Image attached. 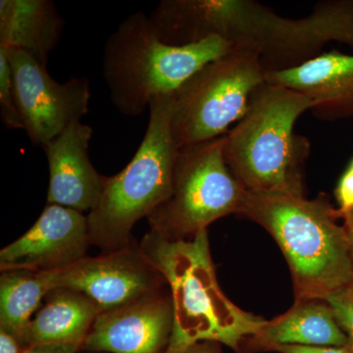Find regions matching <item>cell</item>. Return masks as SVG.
I'll list each match as a JSON object with an SVG mask.
<instances>
[{"mask_svg":"<svg viewBox=\"0 0 353 353\" xmlns=\"http://www.w3.org/2000/svg\"><path fill=\"white\" fill-rule=\"evenodd\" d=\"M150 21L158 39L169 46L218 37L250 48L266 73L296 68L321 55L330 43L353 50V0H324L299 19L252 0H163Z\"/></svg>","mask_w":353,"mask_h":353,"instance_id":"1","label":"cell"},{"mask_svg":"<svg viewBox=\"0 0 353 353\" xmlns=\"http://www.w3.org/2000/svg\"><path fill=\"white\" fill-rule=\"evenodd\" d=\"M241 216L275 239L292 272L296 301L321 299L352 283V248L347 228L328 196L314 199L272 192L246 194Z\"/></svg>","mask_w":353,"mask_h":353,"instance_id":"2","label":"cell"},{"mask_svg":"<svg viewBox=\"0 0 353 353\" xmlns=\"http://www.w3.org/2000/svg\"><path fill=\"white\" fill-rule=\"evenodd\" d=\"M141 248L170 288L174 328L166 353L197 341L222 343L241 352L267 320L246 312L225 296L216 279L208 229L189 240L171 241L150 231Z\"/></svg>","mask_w":353,"mask_h":353,"instance_id":"3","label":"cell"},{"mask_svg":"<svg viewBox=\"0 0 353 353\" xmlns=\"http://www.w3.org/2000/svg\"><path fill=\"white\" fill-rule=\"evenodd\" d=\"M316 102L301 92L265 82L245 115L225 134L228 167L248 192L305 196L304 170L310 143L294 132Z\"/></svg>","mask_w":353,"mask_h":353,"instance_id":"4","label":"cell"},{"mask_svg":"<svg viewBox=\"0 0 353 353\" xmlns=\"http://www.w3.org/2000/svg\"><path fill=\"white\" fill-rule=\"evenodd\" d=\"M232 48L218 37L189 46H169L157 38L148 15L132 14L104 46L103 77L111 101L123 115L139 116L155 97L175 94Z\"/></svg>","mask_w":353,"mask_h":353,"instance_id":"5","label":"cell"},{"mask_svg":"<svg viewBox=\"0 0 353 353\" xmlns=\"http://www.w3.org/2000/svg\"><path fill=\"white\" fill-rule=\"evenodd\" d=\"M173 94L155 97L143 141L129 164L108 176L101 201L88 215L90 243L102 252L131 243L132 230L170 196L179 148L172 132Z\"/></svg>","mask_w":353,"mask_h":353,"instance_id":"6","label":"cell"},{"mask_svg":"<svg viewBox=\"0 0 353 353\" xmlns=\"http://www.w3.org/2000/svg\"><path fill=\"white\" fill-rule=\"evenodd\" d=\"M265 74L256 52L233 46L183 83L172 102V132L179 150L228 134L266 82Z\"/></svg>","mask_w":353,"mask_h":353,"instance_id":"7","label":"cell"},{"mask_svg":"<svg viewBox=\"0 0 353 353\" xmlns=\"http://www.w3.org/2000/svg\"><path fill=\"white\" fill-rule=\"evenodd\" d=\"M225 136L179 150L170 196L148 216L150 231L189 240L214 221L241 215L248 190L224 157Z\"/></svg>","mask_w":353,"mask_h":353,"instance_id":"8","label":"cell"},{"mask_svg":"<svg viewBox=\"0 0 353 353\" xmlns=\"http://www.w3.org/2000/svg\"><path fill=\"white\" fill-rule=\"evenodd\" d=\"M14 95L24 130L34 146L48 145L88 112L90 83L72 77L64 83L51 78L31 55L6 46Z\"/></svg>","mask_w":353,"mask_h":353,"instance_id":"9","label":"cell"},{"mask_svg":"<svg viewBox=\"0 0 353 353\" xmlns=\"http://www.w3.org/2000/svg\"><path fill=\"white\" fill-rule=\"evenodd\" d=\"M54 289L65 288L90 297L101 312L119 308L163 289L166 281L132 241L97 257L85 256L50 272Z\"/></svg>","mask_w":353,"mask_h":353,"instance_id":"10","label":"cell"},{"mask_svg":"<svg viewBox=\"0 0 353 353\" xmlns=\"http://www.w3.org/2000/svg\"><path fill=\"white\" fill-rule=\"evenodd\" d=\"M88 216L48 204L30 230L0 252V271L61 270L87 256Z\"/></svg>","mask_w":353,"mask_h":353,"instance_id":"11","label":"cell"},{"mask_svg":"<svg viewBox=\"0 0 353 353\" xmlns=\"http://www.w3.org/2000/svg\"><path fill=\"white\" fill-rule=\"evenodd\" d=\"M174 328L171 294L163 289L99 313L82 350L109 353H166Z\"/></svg>","mask_w":353,"mask_h":353,"instance_id":"12","label":"cell"},{"mask_svg":"<svg viewBox=\"0 0 353 353\" xmlns=\"http://www.w3.org/2000/svg\"><path fill=\"white\" fill-rule=\"evenodd\" d=\"M92 128L76 122L43 146L50 166L48 203L94 210L101 201L108 176L95 170L88 157Z\"/></svg>","mask_w":353,"mask_h":353,"instance_id":"13","label":"cell"},{"mask_svg":"<svg viewBox=\"0 0 353 353\" xmlns=\"http://www.w3.org/2000/svg\"><path fill=\"white\" fill-rule=\"evenodd\" d=\"M267 83L301 92L316 102L318 119L353 118V55L327 51L296 68L265 74Z\"/></svg>","mask_w":353,"mask_h":353,"instance_id":"14","label":"cell"},{"mask_svg":"<svg viewBox=\"0 0 353 353\" xmlns=\"http://www.w3.org/2000/svg\"><path fill=\"white\" fill-rule=\"evenodd\" d=\"M345 347L347 338L328 303L321 299L296 301L284 314L265 323L243 343L252 350H268L274 345Z\"/></svg>","mask_w":353,"mask_h":353,"instance_id":"15","label":"cell"},{"mask_svg":"<svg viewBox=\"0 0 353 353\" xmlns=\"http://www.w3.org/2000/svg\"><path fill=\"white\" fill-rule=\"evenodd\" d=\"M101 309L77 290L57 288L46 296V304L19 334L23 347L67 345L82 350Z\"/></svg>","mask_w":353,"mask_h":353,"instance_id":"16","label":"cell"},{"mask_svg":"<svg viewBox=\"0 0 353 353\" xmlns=\"http://www.w3.org/2000/svg\"><path fill=\"white\" fill-rule=\"evenodd\" d=\"M64 23L50 0H1L0 46L25 51L46 67Z\"/></svg>","mask_w":353,"mask_h":353,"instance_id":"17","label":"cell"},{"mask_svg":"<svg viewBox=\"0 0 353 353\" xmlns=\"http://www.w3.org/2000/svg\"><path fill=\"white\" fill-rule=\"evenodd\" d=\"M53 289L50 272H1L0 329L19 336L41 301Z\"/></svg>","mask_w":353,"mask_h":353,"instance_id":"18","label":"cell"},{"mask_svg":"<svg viewBox=\"0 0 353 353\" xmlns=\"http://www.w3.org/2000/svg\"><path fill=\"white\" fill-rule=\"evenodd\" d=\"M0 115L9 130H24L14 95L12 74L6 48L0 46Z\"/></svg>","mask_w":353,"mask_h":353,"instance_id":"19","label":"cell"},{"mask_svg":"<svg viewBox=\"0 0 353 353\" xmlns=\"http://www.w3.org/2000/svg\"><path fill=\"white\" fill-rule=\"evenodd\" d=\"M333 310L334 318L347 338V347L353 353V290L347 289L334 292L325 299Z\"/></svg>","mask_w":353,"mask_h":353,"instance_id":"20","label":"cell"},{"mask_svg":"<svg viewBox=\"0 0 353 353\" xmlns=\"http://www.w3.org/2000/svg\"><path fill=\"white\" fill-rule=\"evenodd\" d=\"M336 196L341 213L347 212L353 208V159L347 171L341 176L336 187Z\"/></svg>","mask_w":353,"mask_h":353,"instance_id":"21","label":"cell"},{"mask_svg":"<svg viewBox=\"0 0 353 353\" xmlns=\"http://www.w3.org/2000/svg\"><path fill=\"white\" fill-rule=\"evenodd\" d=\"M267 352L280 353H352L347 347H305V345H280L268 348Z\"/></svg>","mask_w":353,"mask_h":353,"instance_id":"22","label":"cell"},{"mask_svg":"<svg viewBox=\"0 0 353 353\" xmlns=\"http://www.w3.org/2000/svg\"><path fill=\"white\" fill-rule=\"evenodd\" d=\"M25 348L16 334L0 329V353H24Z\"/></svg>","mask_w":353,"mask_h":353,"instance_id":"23","label":"cell"},{"mask_svg":"<svg viewBox=\"0 0 353 353\" xmlns=\"http://www.w3.org/2000/svg\"><path fill=\"white\" fill-rule=\"evenodd\" d=\"M176 353H222L220 343L216 341H202L188 345Z\"/></svg>","mask_w":353,"mask_h":353,"instance_id":"24","label":"cell"},{"mask_svg":"<svg viewBox=\"0 0 353 353\" xmlns=\"http://www.w3.org/2000/svg\"><path fill=\"white\" fill-rule=\"evenodd\" d=\"M79 350V348L67 345H34L26 348L24 353H77Z\"/></svg>","mask_w":353,"mask_h":353,"instance_id":"25","label":"cell"},{"mask_svg":"<svg viewBox=\"0 0 353 353\" xmlns=\"http://www.w3.org/2000/svg\"><path fill=\"white\" fill-rule=\"evenodd\" d=\"M341 217L345 221V226L347 228L348 236H350V248H352V265H353V208L347 212L341 213ZM353 290V279L352 285H350Z\"/></svg>","mask_w":353,"mask_h":353,"instance_id":"26","label":"cell"}]
</instances>
